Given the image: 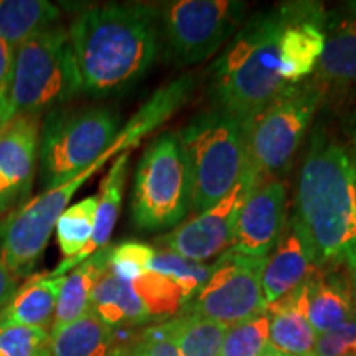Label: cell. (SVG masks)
I'll list each match as a JSON object with an SVG mask.
<instances>
[{
	"label": "cell",
	"instance_id": "obj_20",
	"mask_svg": "<svg viewBox=\"0 0 356 356\" xmlns=\"http://www.w3.org/2000/svg\"><path fill=\"white\" fill-rule=\"evenodd\" d=\"M137 332L113 328L91 310L81 318L50 330L51 356H127Z\"/></svg>",
	"mask_w": 356,
	"mask_h": 356
},
{
	"label": "cell",
	"instance_id": "obj_13",
	"mask_svg": "<svg viewBox=\"0 0 356 356\" xmlns=\"http://www.w3.org/2000/svg\"><path fill=\"white\" fill-rule=\"evenodd\" d=\"M211 266L184 259L175 252L159 249L150 269L132 282L150 318L178 315L193 299L210 275Z\"/></svg>",
	"mask_w": 356,
	"mask_h": 356
},
{
	"label": "cell",
	"instance_id": "obj_35",
	"mask_svg": "<svg viewBox=\"0 0 356 356\" xmlns=\"http://www.w3.org/2000/svg\"><path fill=\"white\" fill-rule=\"evenodd\" d=\"M17 289H19V277L10 273L0 256V310L6 309V305L15 296Z\"/></svg>",
	"mask_w": 356,
	"mask_h": 356
},
{
	"label": "cell",
	"instance_id": "obj_7",
	"mask_svg": "<svg viewBox=\"0 0 356 356\" xmlns=\"http://www.w3.org/2000/svg\"><path fill=\"white\" fill-rule=\"evenodd\" d=\"M191 211V184L175 132H163L145 147L134 175L131 213L144 231L177 226Z\"/></svg>",
	"mask_w": 356,
	"mask_h": 356
},
{
	"label": "cell",
	"instance_id": "obj_1",
	"mask_svg": "<svg viewBox=\"0 0 356 356\" xmlns=\"http://www.w3.org/2000/svg\"><path fill=\"white\" fill-rule=\"evenodd\" d=\"M68 38L81 89L92 96L127 91L157 60L160 7L147 3H109L83 10Z\"/></svg>",
	"mask_w": 356,
	"mask_h": 356
},
{
	"label": "cell",
	"instance_id": "obj_23",
	"mask_svg": "<svg viewBox=\"0 0 356 356\" xmlns=\"http://www.w3.org/2000/svg\"><path fill=\"white\" fill-rule=\"evenodd\" d=\"M65 275L50 277L48 274L33 275L24 287L17 289L15 296L0 310V328L6 327H38L51 328L56 302L60 297Z\"/></svg>",
	"mask_w": 356,
	"mask_h": 356
},
{
	"label": "cell",
	"instance_id": "obj_18",
	"mask_svg": "<svg viewBox=\"0 0 356 356\" xmlns=\"http://www.w3.org/2000/svg\"><path fill=\"white\" fill-rule=\"evenodd\" d=\"M325 47L312 78L332 91L356 88V2L341 3L325 13Z\"/></svg>",
	"mask_w": 356,
	"mask_h": 356
},
{
	"label": "cell",
	"instance_id": "obj_19",
	"mask_svg": "<svg viewBox=\"0 0 356 356\" xmlns=\"http://www.w3.org/2000/svg\"><path fill=\"white\" fill-rule=\"evenodd\" d=\"M312 267H314V259H312L309 243L300 226L291 216L282 236L270 254L266 257L262 267L261 286L266 304H273L293 289L302 286Z\"/></svg>",
	"mask_w": 356,
	"mask_h": 356
},
{
	"label": "cell",
	"instance_id": "obj_37",
	"mask_svg": "<svg viewBox=\"0 0 356 356\" xmlns=\"http://www.w3.org/2000/svg\"><path fill=\"white\" fill-rule=\"evenodd\" d=\"M13 118L10 104L6 101H0V129H2L6 124Z\"/></svg>",
	"mask_w": 356,
	"mask_h": 356
},
{
	"label": "cell",
	"instance_id": "obj_26",
	"mask_svg": "<svg viewBox=\"0 0 356 356\" xmlns=\"http://www.w3.org/2000/svg\"><path fill=\"white\" fill-rule=\"evenodd\" d=\"M60 10L47 0H0V38L19 47L56 26Z\"/></svg>",
	"mask_w": 356,
	"mask_h": 356
},
{
	"label": "cell",
	"instance_id": "obj_12",
	"mask_svg": "<svg viewBox=\"0 0 356 356\" xmlns=\"http://www.w3.org/2000/svg\"><path fill=\"white\" fill-rule=\"evenodd\" d=\"M259 180L262 178L257 172L246 163L239 181L220 203L159 238V248L200 264L221 256L226 249L233 246L238 213L249 191Z\"/></svg>",
	"mask_w": 356,
	"mask_h": 356
},
{
	"label": "cell",
	"instance_id": "obj_17",
	"mask_svg": "<svg viewBox=\"0 0 356 356\" xmlns=\"http://www.w3.org/2000/svg\"><path fill=\"white\" fill-rule=\"evenodd\" d=\"M304 286L307 317L317 337L356 317L355 279L343 259L314 264Z\"/></svg>",
	"mask_w": 356,
	"mask_h": 356
},
{
	"label": "cell",
	"instance_id": "obj_25",
	"mask_svg": "<svg viewBox=\"0 0 356 356\" xmlns=\"http://www.w3.org/2000/svg\"><path fill=\"white\" fill-rule=\"evenodd\" d=\"M113 248V244H108V246L96 251L86 261L74 267L68 275H65L60 297H58L56 302L51 330L74 322V320L81 318L83 315L88 314L89 304H91L92 287H95L101 275L109 269Z\"/></svg>",
	"mask_w": 356,
	"mask_h": 356
},
{
	"label": "cell",
	"instance_id": "obj_31",
	"mask_svg": "<svg viewBox=\"0 0 356 356\" xmlns=\"http://www.w3.org/2000/svg\"><path fill=\"white\" fill-rule=\"evenodd\" d=\"M178 317L149 325L137 332L129 356H180L178 353Z\"/></svg>",
	"mask_w": 356,
	"mask_h": 356
},
{
	"label": "cell",
	"instance_id": "obj_24",
	"mask_svg": "<svg viewBox=\"0 0 356 356\" xmlns=\"http://www.w3.org/2000/svg\"><path fill=\"white\" fill-rule=\"evenodd\" d=\"M89 310L113 328H134L150 320L132 284L119 279L111 269L92 287Z\"/></svg>",
	"mask_w": 356,
	"mask_h": 356
},
{
	"label": "cell",
	"instance_id": "obj_40",
	"mask_svg": "<svg viewBox=\"0 0 356 356\" xmlns=\"http://www.w3.org/2000/svg\"><path fill=\"white\" fill-rule=\"evenodd\" d=\"M355 305H356V277H355Z\"/></svg>",
	"mask_w": 356,
	"mask_h": 356
},
{
	"label": "cell",
	"instance_id": "obj_6",
	"mask_svg": "<svg viewBox=\"0 0 356 356\" xmlns=\"http://www.w3.org/2000/svg\"><path fill=\"white\" fill-rule=\"evenodd\" d=\"M81 91L68 30L53 26L15 48L8 97L13 115L50 113Z\"/></svg>",
	"mask_w": 356,
	"mask_h": 356
},
{
	"label": "cell",
	"instance_id": "obj_39",
	"mask_svg": "<svg viewBox=\"0 0 356 356\" xmlns=\"http://www.w3.org/2000/svg\"><path fill=\"white\" fill-rule=\"evenodd\" d=\"M353 165H355V186H356V159L353 160Z\"/></svg>",
	"mask_w": 356,
	"mask_h": 356
},
{
	"label": "cell",
	"instance_id": "obj_33",
	"mask_svg": "<svg viewBox=\"0 0 356 356\" xmlns=\"http://www.w3.org/2000/svg\"><path fill=\"white\" fill-rule=\"evenodd\" d=\"M314 356H356V317L318 335Z\"/></svg>",
	"mask_w": 356,
	"mask_h": 356
},
{
	"label": "cell",
	"instance_id": "obj_34",
	"mask_svg": "<svg viewBox=\"0 0 356 356\" xmlns=\"http://www.w3.org/2000/svg\"><path fill=\"white\" fill-rule=\"evenodd\" d=\"M15 63V47L0 38V101L8 102Z\"/></svg>",
	"mask_w": 356,
	"mask_h": 356
},
{
	"label": "cell",
	"instance_id": "obj_11",
	"mask_svg": "<svg viewBox=\"0 0 356 356\" xmlns=\"http://www.w3.org/2000/svg\"><path fill=\"white\" fill-rule=\"evenodd\" d=\"M264 262L262 257L226 249L211 266L207 282L178 315H197L229 328L264 314L267 304L261 286Z\"/></svg>",
	"mask_w": 356,
	"mask_h": 356
},
{
	"label": "cell",
	"instance_id": "obj_36",
	"mask_svg": "<svg viewBox=\"0 0 356 356\" xmlns=\"http://www.w3.org/2000/svg\"><path fill=\"white\" fill-rule=\"evenodd\" d=\"M343 261L345 264H348V267L351 269V274L356 277V243H353L348 249H346L343 254Z\"/></svg>",
	"mask_w": 356,
	"mask_h": 356
},
{
	"label": "cell",
	"instance_id": "obj_9",
	"mask_svg": "<svg viewBox=\"0 0 356 356\" xmlns=\"http://www.w3.org/2000/svg\"><path fill=\"white\" fill-rule=\"evenodd\" d=\"M134 142L126 132H119L108 154L99 162L91 165L81 175L48 190L33 200H29L24 207L8 213L0 221V256L8 269L17 277H26L32 274L42 259L44 249L50 241L58 218L68 208L70 200L86 184L108 160L115 154L127 152Z\"/></svg>",
	"mask_w": 356,
	"mask_h": 356
},
{
	"label": "cell",
	"instance_id": "obj_41",
	"mask_svg": "<svg viewBox=\"0 0 356 356\" xmlns=\"http://www.w3.org/2000/svg\"><path fill=\"white\" fill-rule=\"evenodd\" d=\"M127 356H129V355H127Z\"/></svg>",
	"mask_w": 356,
	"mask_h": 356
},
{
	"label": "cell",
	"instance_id": "obj_10",
	"mask_svg": "<svg viewBox=\"0 0 356 356\" xmlns=\"http://www.w3.org/2000/svg\"><path fill=\"white\" fill-rule=\"evenodd\" d=\"M246 6L234 0H177L160 7V37L180 66L207 60L238 33Z\"/></svg>",
	"mask_w": 356,
	"mask_h": 356
},
{
	"label": "cell",
	"instance_id": "obj_28",
	"mask_svg": "<svg viewBox=\"0 0 356 356\" xmlns=\"http://www.w3.org/2000/svg\"><path fill=\"white\" fill-rule=\"evenodd\" d=\"M180 356H220L226 327L197 315H178Z\"/></svg>",
	"mask_w": 356,
	"mask_h": 356
},
{
	"label": "cell",
	"instance_id": "obj_27",
	"mask_svg": "<svg viewBox=\"0 0 356 356\" xmlns=\"http://www.w3.org/2000/svg\"><path fill=\"white\" fill-rule=\"evenodd\" d=\"M97 197H88L71 204L58 218L55 231L58 246L65 259H74L91 241L95 229Z\"/></svg>",
	"mask_w": 356,
	"mask_h": 356
},
{
	"label": "cell",
	"instance_id": "obj_3",
	"mask_svg": "<svg viewBox=\"0 0 356 356\" xmlns=\"http://www.w3.org/2000/svg\"><path fill=\"white\" fill-rule=\"evenodd\" d=\"M287 22V3L249 19L211 66V108L251 124L287 86L279 74V40Z\"/></svg>",
	"mask_w": 356,
	"mask_h": 356
},
{
	"label": "cell",
	"instance_id": "obj_14",
	"mask_svg": "<svg viewBox=\"0 0 356 356\" xmlns=\"http://www.w3.org/2000/svg\"><path fill=\"white\" fill-rule=\"evenodd\" d=\"M40 115H13L0 129V216L29 202L38 170Z\"/></svg>",
	"mask_w": 356,
	"mask_h": 356
},
{
	"label": "cell",
	"instance_id": "obj_38",
	"mask_svg": "<svg viewBox=\"0 0 356 356\" xmlns=\"http://www.w3.org/2000/svg\"><path fill=\"white\" fill-rule=\"evenodd\" d=\"M262 356H289V355L280 353V351L275 350L274 346H270V343H269V346H267V350L264 351V355H262Z\"/></svg>",
	"mask_w": 356,
	"mask_h": 356
},
{
	"label": "cell",
	"instance_id": "obj_2",
	"mask_svg": "<svg viewBox=\"0 0 356 356\" xmlns=\"http://www.w3.org/2000/svg\"><path fill=\"white\" fill-rule=\"evenodd\" d=\"M292 216L309 243L315 266L343 259L346 249L356 243L353 159L320 127L310 136Z\"/></svg>",
	"mask_w": 356,
	"mask_h": 356
},
{
	"label": "cell",
	"instance_id": "obj_22",
	"mask_svg": "<svg viewBox=\"0 0 356 356\" xmlns=\"http://www.w3.org/2000/svg\"><path fill=\"white\" fill-rule=\"evenodd\" d=\"M270 346L289 356H314L317 333L307 317L305 286L267 305Z\"/></svg>",
	"mask_w": 356,
	"mask_h": 356
},
{
	"label": "cell",
	"instance_id": "obj_21",
	"mask_svg": "<svg viewBox=\"0 0 356 356\" xmlns=\"http://www.w3.org/2000/svg\"><path fill=\"white\" fill-rule=\"evenodd\" d=\"M129 168V152H122L118 155L114 163L111 165L109 172L102 178L99 186V195H97V207L95 216V229H92L91 241L83 249V252L74 259H63L55 267V270L48 273L50 277H61L74 267L86 261L89 256L95 254L104 246L111 244V236H113L114 226L118 222L119 213H121V203L124 188H126V178Z\"/></svg>",
	"mask_w": 356,
	"mask_h": 356
},
{
	"label": "cell",
	"instance_id": "obj_16",
	"mask_svg": "<svg viewBox=\"0 0 356 356\" xmlns=\"http://www.w3.org/2000/svg\"><path fill=\"white\" fill-rule=\"evenodd\" d=\"M325 13L318 2H287V22L279 40L282 81L300 83L317 68L325 47Z\"/></svg>",
	"mask_w": 356,
	"mask_h": 356
},
{
	"label": "cell",
	"instance_id": "obj_15",
	"mask_svg": "<svg viewBox=\"0 0 356 356\" xmlns=\"http://www.w3.org/2000/svg\"><path fill=\"white\" fill-rule=\"evenodd\" d=\"M287 186L277 178H262L244 200L234 226L233 249L266 259L287 225Z\"/></svg>",
	"mask_w": 356,
	"mask_h": 356
},
{
	"label": "cell",
	"instance_id": "obj_4",
	"mask_svg": "<svg viewBox=\"0 0 356 356\" xmlns=\"http://www.w3.org/2000/svg\"><path fill=\"white\" fill-rule=\"evenodd\" d=\"M191 184V211L210 210L233 190L248 163V124L225 111H202L177 132Z\"/></svg>",
	"mask_w": 356,
	"mask_h": 356
},
{
	"label": "cell",
	"instance_id": "obj_32",
	"mask_svg": "<svg viewBox=\"0 0 356 356\" xmlns=\"http://www.w3.org/2000/svg\"><path fill=\"white\" fill-rule=\"evenodd\" d=\"M155 249L145 243L126 241L113 248L109 269L126 282H136L150 269Z\"/></svg>",
	"mask_w": 356,
	"mask_h": 356
},
{
	"label": "cell",
	"instance_id": "obj_8",
	"mask_svg": "<svg viewBox=\"0 0 356 356\" xmlns=\"http://www.w3.org/2000/svg\"><path fill=\"white\" fill-rule=\"evenodd\" d=\"M325 91L314 78L287 84L248 126V163L261 178L291 167Z\"/></svg>",
	"mask_w": 356,
	"mask_h": 356
},
{
	"label": "cell",
	"instance_id": "obj_5",
	"mask_svg": "<svg viewBox=\"0 0 356 356\" xmlns=\"http://www.w3.org/2000/svg\"><path fill=\"white\" fill-rule=\"evenodd\" d=\"M119 118L108 108H56L40 127L38 170L44 191L81 175L108 154Z\"/></svg>",
	"mask_w": 356,
	"mask_h": 356
},
{
	"label": "cell",
	"instance_id": "obj_29",
	"mask_svg": "<svg viewBox=\"0 0 356 356\" xmlns=\"http://www.w3.org/2000/svg\"><path fill=\"white\" fill-rule=\"evenodd\" d=\"M269 328L267 312L226 328L220 356H262L270 343Z\"/></svg>",
	"mask_w": 356,
	"mask_h": 356
},
{
	"label": "cell",
	"instance_id": "obj_30",
	"mask_svg": "<svg viewBox=\"0 0 356 356\" xmlns=\"http://www.w3.org/2000/svg\"><path fill=\"white\" fill-rule=\"evenodd\" d=\"M0 356H51L50 330L20 325L0 328Z\"/></svg>",
	"mask_w": 356,
	"mask_h": 356
}]
</instances>
